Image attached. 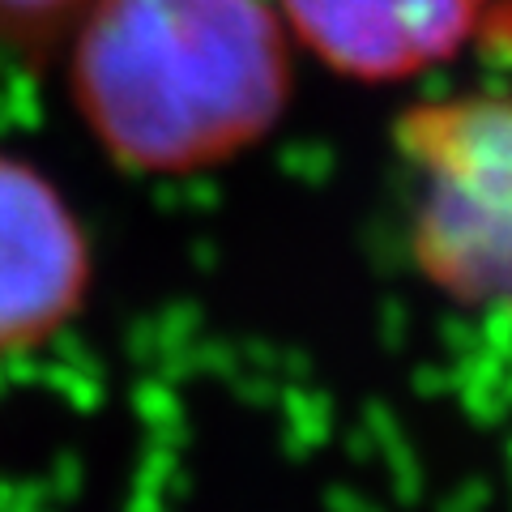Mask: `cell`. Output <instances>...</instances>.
Segmentation results:
<instances>
[{
	"mask_svg": "<svg viewBox=\"0 0 512 512\" xmlns=\"http://www.w3.org/2000/svg\"><path fill=\"white\" fill-rule=\"evenodd\" d=\"M94 5V0H0V39L43 47L56 39L60 30L77 26V18Z\"/></svg>",
	"mask_w": 512,
	"mask_h": 512,
	"instance_id": "5b68a950",
	"label": "cell"
},
{
	"mask_svg": "<svg viewBox=\"0 0 512 512\" xmlns=\"http://www.w3.org/2000/svg\"><path fill=\"white\" fill-rule=\"evenodd\" d=\"M393 146L414 184L419 274L461 308L512 312V90L414 103Z\"/></svg>",
	"mask_w": 512,
	"mask_h": 512,
	"instance_id": "7a4b0ae2",
	"label": "cell"
},
{
	"mask_svg": "<svg viewBox=\"0 0 512 512\" xmlns=\"http://www.w3.org/2000/svg\"><path fill=\"white\" fill-rule=\"evenodd\" d=\"M90 291V244L43 171L0 154V355L43 346Z\"/></svg>",
	"mask_w": 512,
	"mask_h": 512,
	"instance_id": "3957f363",
	"label": "cell"
},
{
	"mask_svg": "<svg viewBox=\"0 0 512 512\" xmlns=\"http://www.w3.org/2000/svg\"><path fill=\"white\" fill-rule=\"evenodd\" d=\"M69 90L111 163L210 171L291 103L286 26L269 0H94L73 26Z\"/></svg>",
	"mask_w": 512,
	"mask_h": 512,
	"instance_id": "6da1fadb",
	"label": "cell"
},
{
	"mask_svg": "<svg viewBox=\"0 0 512 512\" xmlns=\"http://www.w3.org/2000/svg\"><path fill=\"white\" fill-rule=\"evenodd\" d=\"M491 0H278V18L333 73L406 82L457 56Z\"/></svg>",
	"mask_w": 512,
	"mask_h": 512,
	"instance_id": "277c9868",
	"label": "cell"
}]
</instances>
